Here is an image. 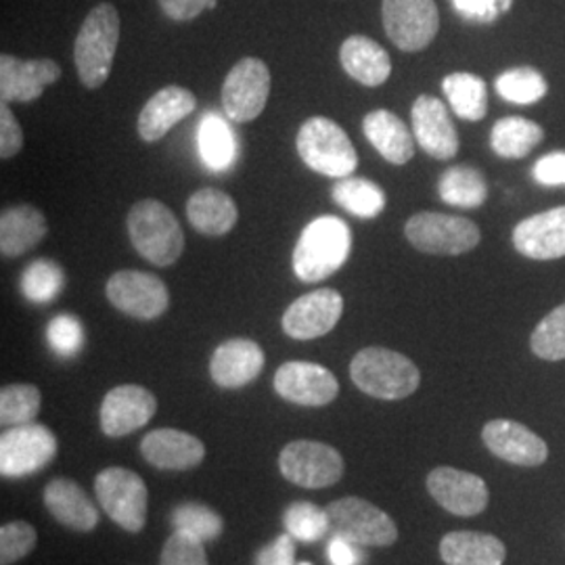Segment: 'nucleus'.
Segmentation results:
<instances>
[{
    "label": "nucleus",
    "instance_id": "nucleus-39",
    "mask_svg": "<svg viewBox=\"0 0 565 565\" xmlns=\"http://www.w3.org/2000/svg\"><path fill=\"white\" fill-rule=\"evenodd\" d=\"M172 525L179 532H186L202 543H210L221 536L224 530L223 518L212 511L210 507L198 505V503H184L174 509L172 513Z\"/></svg>",
    "mask_w": 565,
    "mask_h": 565
},
{
    "label": "nucleus",
    "instance_id": "nucleus-15",
    "mask_svg": "<svg viewBox=\"0 0 565 565\" xmlns=\"http://www.w3.org/2000/svg\"><path fill=\"white\" fill-rule=\"evenodd\" d=\"M427 490L452 515L473 518L488 507L490 492L480 476L455 467H436L427 476Z\"/></svg>",
    "mask_w": 565,
    "mask_h": 565
},
{
    "label": "nucleus",
    "instance_id": "nucleus-38",
    "mask_svg": "<svg viewBox=\"0 0 565 565\" xmlns=\"http://www.w3.org/2000/svg\"><path fill=\"white\" fill-rule=\"evenodd\" d=\"M23 296L32 302L44 303L55 300L63 289V270L60 264L41 258L30 264L21 277Z\"/></svg>",
    "mask_w": 565,
    "mask_h": 565
},
{
    "label": "nucleus",
    "instance_id": "nucleus-34",
    "mask_svg": "<svg viewBox=\"0 0 565 565\" xmlns=\"http://www.w3.org/2000/svg\"><path fill=\"white\" fill-rule=\"evenodd\" d=\"M331 195H333V202L359 218H375L384 212V189L366 179H359V177L340 179L335 182Z\"/></svg>",
    "mask_w": 565,
    "mask_h": 565
},
{
    "label": "nucleus",
    "instance_id": "nucleus-27",
    "mask_svg": "<svg viewBox=\"0 0 565 565\" xmlns=\"http://www.w3.org/2000/svg\"><path fill=\"white\" fill-rule=\"evenodd\" d=\"M46 235V218L34 205H13L0 216V252L4 258H18L34 249Z\"/></svg>",
    "mask_w": 565,
    "mask_h": 565
},
{
    "label": "nucleus",
    "instance_id": "nucleus-17",
    "mask_svg": "<svg viewBox=\"0 0 565 565\" xmlns=\"http://www.w3.org/2000/svg\"><path fill=\"white\" fill-rule=\"evenodd\" d=\"M158 411L156 396L142 385H118L102 404V429L109 438H121L149 424Z\"/></svg>",
    "mask_w": 565,
    "mask_h": 565
},
{
    "label": "nucleus",
    "instance_id": "nucleus-51",
    "mask_svg": "<svg viewBox=\"0 0 565 565\" xmlns=\"http://www.w3.org/2000/svg\"><path fill=\"white\" fill-rule=\"evenodd\" d=\"M298 565H310V564H298Z\"/></svg>",
    "mask_w": 565,
    "mask_h": 565
},
{
    "label": "nucleus",
    "instance_id": "nucleus-1",
    "mask_svg": "<svg viewBox=\"0 0 565 565\" xmlns=\"http://www.w3.org/2000/svg\"><path fill=\"white\" fill-rule=\"evenodd\" d=\"M352 247L350 226L338 216H319L296 243L291 264L302 282H319L342 268Z\"/></svg>",
    "mask_w": 565,
    "mask_h": 565
},
{
    "label": "nucleus",
    "instance_id": "nucleus-21",
    "mask_svg": "<svg viewBox=\"0 0 565 565\" xmlns=\"http://www.w3.org/2000/svg\"><path fill=\"white\" fill-rule=\"evenodd\" d=\"M513 245L532 260H557L565 256V205L534 214L515 226Z\"/></svg>",
    "mask_w": 565,
    "mask_h": 565
},
{
    "label": "nucleus",
    "instance_id": "nucleus-49",
    "mask_svg": "<svg viewBox=\"0 0 565 565\" xmlns=\"http://www.w3.org/2000/svg\"><path fill=\"white\" fill-rule=\"evenodd\" d=\"M210 4L212 0H160L163 13L174 21L195 20Z\"/></svg>",
    "mask_w": 565,
    "mask_h": 565
},
{
    "label": "nucleus",
    "instance_id": "nucleus-13",
    "mask_svg": "<svg viewBox=\"0 0 565 565\" xmlns=\"http://www.w3.org/2000/svg\"><path fill=\"white\" fill-rule=\"evenodd\" d=\"M107 298L120 312L151 321L162 317L170 303L168 287L160 277L141 270H120L107 281Z\"/></svg>",
    "mask_w": 565,
    "mask_h": 565
},
{
    "label": "nucleus",
    "instance_id": "nucleus-46",
    "mask_svg": "<svg viewBox=\"0 0 565 565\" xmlns=\"http://www.w3.org/2000/svg\"><path fill=\"white\" fill-rule=\"evenodd\" d=\"M23 147V130L20 121L9 109V103L0 105V158L11 160L15 158Z\"/></svg>",
    "mask_w": 565,
    "mask_h": 565
},
{
    "label": "nucleus",
    "instance_id": "nucleus-6",
    "mask_svg": "<svg viewBox=\"0 0 565 565\" xmlns=\"http://www.w3.org/2000/svg\"><path fill=\"white\" fill-rule=\"evenodd\" d=\"M329 532L359 546H390L398 541V527L380 507L345 497L327 505Z\"/></svg>",
    "mask_w": 565,
    "mask_h": 565
},
{
    "label": "nucleus",
    "instance_id": "nucleus-47",
    "mask_svg": "<svg viewBox=\"0 0 565 565\" xmlns=\"http://www.w3.org/2000/svg\"><path fill=\"white\" fill-rule=\"evenodd\" d=\"M532 177L545 186H565V151L546 153L532 168Z\"/></svg>",
    "mask_w": 565,
    "mask_h": 565
},
{
    "label": "nucleus",
    "instance_id": "nucleus-31",
    "mask_svg": "<svg viewBox=\"0 0 565 565\" xmlns=\"http://www.w3.org/2000/svg\"><path fill=\"white\" fill-rule=\"evenodd\" d=\"M545 132L536 121L525 118H503L492 126L490 145L492 151L503 160H522L530 151L543 141Z\"/></svg>",
    "mask_w": 565,
    "mask_h": 565
},
{
    "label": "nucleus",
    "instance_id": "nucleus-36",
    "mask_svg": "<svg viewBox=\"0 0 565 565\" xmlns=\"http://www.w3.org/2000/svg\"><path fill=\"white\" fill-rule=\"evenodd\" d=\"M200 151H202L203 162L207 168L221 172L226 170L233 158H235V139L233 132L226 128L218 116H205L200 126Z\"/></svg>",
    "mask_w": 565,
    "mask_h": 565
},
{
    "label": "nucleus",
    "instance_id": "nucleus-14",
    "mask_svg": "<svg viewBox=\"0 0 565 565\" xmlns=\"http://www.w3.org/2000/svg\"><path fill=\"white\" fill-rule=\"evenodd\" d=\"M343 298L340 291L327 287L310 291L291 303L282 315V331L294 340H317L340 323Z\"/></svg>",
    "mask_w": 565,
    "mask_h": 565
},
{
    "label": "nucleus",
    "instance_id": "nucleus-25",
    "mask_svg": "<svg viewBox=\"0 0 565 565\" xmlns=\"http://www.w3.org/2000/svg\"><path fill=\"white\" fill-rule=\"evenodd\" d=\"M44 505L51 515L76 532H90L99 524V511L81 486L65 478H57L44 488Z\"/></svg>",
    "mask_w": 565,
    "mask_h": 565
},
{
    "label": "nucleus",
    "instance_id": "nucleus-45",
    "mask_svg": "<svg viewBox=\"0 0 565 565\" xmlns=\"http://www.w3.org/2000/svg\"><path fill=\"white\" fill-rule=\"evenodd\" d=\"M457 13L471 23H492L507 13L513 0H452Z\"/></svg>",
    "mask_w": 565,
    "mask_h": 565
},
{
    "label": "nucleus",
    "instance_id": "nucleus-22",
    "mask_svg": "<svg viewBox=\"0 0 565 565\" xmlns=\"http://www.w3.org/2000/svg\"><path fill=\"white\" fill-rule=\"evenodd\" d=\"M264 369L263 348L252 340H228L221 343L210 361V375L226 390L252 384Z\"/></svg>",
    "mask_w": 565,
    "mask_h": 565
},
{
    "label": "nucleus",
    "instance_id": "nucleus-29",
    "mask_svg": "<svg viewBox=\"0 0 565 565\" xmlns=\"http://www.w3.org/2000/svg\"><path fill=\"white\" fill-rule=\"evenodd\" d=\"M440 557L446 565H503L507 548L492 534L459 530L440 541Z\"/></svg>",
    "mask_w": 565,
    "mask_h": 565
},
{
    "label": "nucleus",
    "instance_id": "nucleus-4",
    "mask_svg": "<svg viewBox=\"0 0 565 565\" xmlns=\"http://www.w3.org/2000/svg\"><path fill=\"white\" fill-rule=\"evenodd\" d=\"M128 235L135 249L156 266H170L181 258L184 235L172 210L158 200H142L128 212Z\"/></svg>",
    "mask_w": 565,
    "mask_h": 565
},
{
    "label": "nucleus",
    "instance_id": "nucleus-20",
    "mask_svg": "<svg viewBox=\"0 0 565 565\" xmlns=\"http://www.w3.org/2000/svg\"><path fill=\"white\" fill-rule=\"evenodd\" d=\"M60 78L61 67L53 60L0 57V99L4 103L36 102L44 88Z\"/></svg>",
    "mask_w": 565,
    "mask_h": 565
},
{
    "label": "nucleus",
    "instance_id": "nucleus-5",
    "mask_svg": "<svg viewBox=\"0 0 565 565\" xmlns=\"http://www.w3.org/2000/svg\"><path fill=\"white\" fill-rule=\"evenodd\" d=\"M296 147L310 170L329 179L352 177L359 166V156L350 137L342 126L329 118L317 116L303 121Z\"/></svg>",
    "mask_w": 565,
    "mask_h": 565
},
{
    "label": "nucleus",
    "instance_id": "nucleus-26",
    "mask_svg": "<svg viewBox=\"0 0 565 565\" xmlns=\"http://www.w3.org/2000/svg\"><path fill=\"white\" fill-rule=\"evenodd\" d=\"M340 61L345 74L363 86H382L392 74V60L382 44L366 36H350L340 49Z\"/></svg>",
    "mask_w": 565,
    "mask_h": 565
},
{
    "label": "nucleus",
    "instance_id": "nucleus-10",
    "mask_svg": "<svg viewBox=\"0 0 565 565\" xmlns=\"http://www.w3.org/2000/svg\"><path fill=\"white\" fill-rule=\"evenodd\" d=\"M382 18L387 39L406 53L424 51L440 30L434 0H384Z\"/></svg>",
    "mask_w": 565,
    "mask_h": 565
},
{
    "label": "nucleus",
    "instance_id": "nucleus-44",
    "mask_svg": "<svg viewBox=\"0 0 565 565\" xmlns=\"http://www.w3.org/2000/svg\"><path fill=\"white\" fill-rule=\"evenodd\" d=\"M162 565H207L202 541L177 530L163 545Z\"/></svg>",
    "mask_w": 565,
    "mask_h": 565
},
{
    "label": "nucleus",
    "instance_id": "nucleus-23",
    "mask_svg": "<svg viewBox=\"0 0 565 565\" xmlns=\"http://www.w3.org/2000/svg\"><path fill=\"white\" fill-rule=\"evenodd\" d=\"M142 457L158 467L168 471H186L202 463L205 457V446L195 436L163 427L149 431L141 443Z\"/></svg>",
    "mask_w": 565,
    "mask_h": 565
},
{
    "label": "nucleus",
    "instance_id": "nucleus-11",
    "mask_svg": "<svg viewBox=\"0 0 565 565\" xmlns=\"http://www.w3.org/2000/svg\"><path fill=\"white\" fill-rule=\"evenodd\" d=\"M270 95V70L263 60L245 57L233 65L223 84V107L237 124L256 120Z\"/></svg>",
    "mask_w": 565,
    "mask_h": 565
},
{
    "label": "nucleus",
    "instance_id": "nucleus-35",
    "mask_svg": "<svg viewBox=\"0 0 565 565\" xmlns=\"http://www.w3.org/2000/svg\"><path fill=\"white\" fill-rule=\"evenodd\" d=\"M41 406L42 394L36 385H4L0 392V424L4 427L34 424Z\"/></svg>",
    "mask_w": 565,
    "mask_h": 565
},
{
    "label": "nucleus",
    "instance_id": "nucleus-30",
    "mask_svg": "<svg viewBox=\"0 0 565 565\" xmlns=\"http://www.w3.org/2000/svg\"><path fill=\"white\" fill-rule=\"evenodd\" d=\"M186 216L193 228L207 237L226 235L239 218L237 203L218 189H200L186 202Z\"/></svg>",
    "mask_w": 565,
    "mask_h": 565
},
{
    "label": "nucleus",
    "instance_id": "nucleus-43",
    "mask_svg": "<svg viewBox=\"0 0 565 565\" xmlns=\"http://www.w3.org/2000/svg\"><path fill=\"white\" fill-rule=\"evenodd\" d=\"M46 340L60 356H74L81 352L84 333L82 324L72 315H60L46 327Z\"/></svg>",
    "mask_w": 565,
    "mask_h": 565
},
{
    "label": "nucleus",
    "instance_id": "nucleus-48",
    "mask_svg": "<svg viewBox=\"0 0 565 565\" xmlns=\"http://www.w3.org/2000/svg\"><path fill=\"white\" fill-rule=\"evenodd\" d=\"M256 565H296V545L294 536L287 532L275 543L264 546L256 557Z\"/></svg>",
    "mask_w": 565,
    "mask_h": 565
},
{
    "label": "nucleus",
    "instance_id": "nucleus-2",
    "mask_svg": "<svg viewBox=\"0 0 565 565\" xmlns=\"http://www.w3.org/2000/svg\"><path fill=\"white\" fill-rule=\"evenodd\" d=\"M350 377L361 392L380 401H403L422 384L417 364L380 345L364 348L352 359Z\"/></svg>",
    "mask_w": 565,
    "mask_h": 565
},
{
    "label": "nucleus",
    "instance_id": "nucleus-37",
    "mask_svg": "<svg viewBox=\"0 0 565 565\" xmlns=\"http://www.w3.org/2000/svg\"><path fill=\"white\" fill-rule=\"evenodd\" d=\"M548 90L545 76L534 67H513L497 78V93L509 103L532 105L541 102Z\"/></svg>",
    "mask_w": 565,
    "mask_h": 565
},
{
    "label": "nucleus",
    "instance_id": "nucleus-33",
    "mask_svg": "<svg viewBox=\"0 0 565 565\" xmlns=\"http://www.w3.org/2000/svg\"><path fill=\"white\" fill-rule=\"evenodd\" d=\"M438 193H440V200L448 205L473 210L486 202L488 186L482 172H478L476 168L452 166L440 177Z\"/></svg>",
    "mask_w": 565,
    "mask_h": 565
},
{
    "label": "nucleus",
    "instance_id": "nucleus-24",
    "mask_svg": "<svg viewBox=\"0 0 565 565\" xmlns=\"http://www.w3.org/2000/svg\"><path fill=\"white\" fill-rule=\"evenodd\" d=\"M198 107V99L182 86H166L158 90L139 114V137L145 142H156L168 135L172 126L191 116Z\"/></svg>",
    "mask_w": 565,
    "mask_h": 565
},
{
    "label": "nucleus",
    "instance_id": "nucleus-3",
    "mask_svg": "<svg viewBox=\"0 0 565 565\" xmlns=\"http://www.w3.org/2000/svg\"><path fill=\"white\" fill-rule=\"evenodd\" d=\"M120 42V13L114 4H97L82 23L74 42V61L86 88H99L107 81Z\"/></svg>",
    "mask_w": 565,
    "mask_h": 565
},
{
    "label": "nucleus",
    "instance_id": "nucleus-28",
    "mask_svg": "<svg viewBox=\"0 0 565 565\" xmlns=\"http://www.w3.org/2000/svg\"><path fill=\"white\" fill-rule=\"evenodd\" d=\"M364 137L390 163L403 166L415 153V142L408 126L387 109H375L363 120Z\"/></svg>",
    "mask_w": 565,
    "mask_h": 565
},
{
    "label": "nucleus",
    "instance_id": "nucleus-16",
    "mask_svg": "<svg viewBox=\"0 0 565 565\" xmlns=\"http://www.w3.org/2000/svg\"><path fill=\"white\" fill-rule=\"evenodd\" d=\"M275 390L287 403L324 406L338 398L340 384L321 364L289 361L277 369Z\"/></svg>",
    "mask_w": 565,
    "mask_h": 565
},
{
    "label": "nucleus",
    "instance_id": "nucleus-32",
    "mask_svg": "<svg viewBox=\"0 0 565 565\" xmlns=\"http://www.w3.org/2000/svg\"><path fill=\"white\" fill-rule=\"evenodd\" d=\"M443 90L452 111L461 120H484L488 111V93H486V82L480 76L467 74V72L450 74L443 81Z\"/></svg>",
    "mask_w": 565,
    "mask_h": 565
},
{
    "label": "nucleus",
    "instance_id": "nucleus-41",
    "mask_svg": "<svg viewBox=\"0 0 565 565\" xmlns=\"http://www.w3.org/2000/svg\"><path fill=\"white\" fill-rule=\"evenodd\" d=\"M285 527L294 539L303 543L321 541L329 532L327 509L312 503H294L285 511Z\"/></svg>",
    "mask_w": 565,
    "mask_h": 565
},
{
    "label": "nucleus",
    "instance_id": "nucleus-42",
    "mask_svg": "<svg viewBox=\"0 0 565 565\" xmlns=\"http://www.w3.org/2000/svg\"><path fill=\"white\" fill-rule=\"evenodd\" d=\"M36 530L28 522H11L0 527V565H13L36 546Z\"/></svg>",
    "mask_w": 565,
    "mask_h": 565
},
{
    "label": "nucleus",
    "instance_id": "nucleus-50",
    "mask_svg": "<svg viewBox=\"0 0 565 565\" xmlns=\"http://www.w3.org/2000/svg\"><path fill=\"white\" fill-rule=\"evenodd\" d=\"M329 562L331 565H359L363 562V553L359 545L345 541L342 536H333L329 541Z\"/></svg>",
    "mask_w": 565,
    "mask_h": 565
},
{
    "label": "nucleus",
    "instance_id": "nucleus-40",
    "mask_svg": "<svg viewBox=\"0 0 565 565\" xmlns=\"http://www.w3.org/2000/svg\"><path fill=\"white\" fill-rule=\"evenodd\" d=\"M532 352L545 361L565 359V303L548 312L532 333Z\"/></svg>",
    "mask_w": 565,
    "mask_h": 565
},
{
    "label": "nucleus",
    "instance_id": "nucleus-18",
    "mask_svg": "<svg viewBox=\"0 0 565 565\" xmlns=\"http://www.w3.org/2000/svg\"><path fill=\"white\" fill-rule=\"evenodd\" d=\"M413 135L427 156L434 160H452L459 151V135L448 116L445 103L431 95H422L411 111Z\"/></svg>",
    "mask_w": 565,
    "mask_h": 565
},
{
    "label": "nucleus",
    "instance_id": "nucleus-8",
    "mask_svg": "<svg viewBox=\"0 0 565 565\" xmlns=\"http://www.w3.org/2000/svg\"><path fill=\"white\" fill-rule=\"evenodd\" d=\"M103 511L126 532H141L147 522V486L130 469L107 467L95 480Z\"/></svg>",
    "mask_w": 565,
    "mask_h": 565
},
{
    "label": "nucleus",
    "instance_id": "nucleus-19",
    "mask_svg": "<svg viewBox=\"0 0 565 565\" xmlns=\"http://www.w3.org/2000/svg\"><path fill=\"white\" fill-rule=\"evenodd\" d=\"M482 440L488 450L507 463L520 467H539L548 459V446L530 427L511 422L494 419L482 429Z\"/></svg>",
    "mask_w": 565,
    "mask_h": 565
},
{
    "label": "nucleus",
    "instance_id": "nucleus-9",
    "mask_svg": "<svg viewBox=\"0 0 565 565\" xmlns=\"http://www.w3.org/2000/svg\"><path fill=\"white\" fill-rule=\"evenodd\" d=\"M57 448V438L46 425L7 427L0 436V473L2 478L32 476L55 459Z\"/></svg>",
    "mask_w": 565,
    "mask_h": 565
},
{
    "label": "nucleus",
    "instance_id": "nucleus-12",
    "mask_svg": "<svg viewBox=\"0 0 565 565\" xmlns=\"http://www.w3.org/2000/svg\"><path fill=\"white\" fill-rule=\"evenodd\" d=\"M282 478L302 488H327L338 484L343 476L342 455L333 446L312 440H296L281 450Z\"/></svg>",
    "mask_w": 565,
    "mask_h": 565
},
{
    "label": "nucleus",
    "instance_id": "nucleus-7",
    "mask_svg": "<svg viewBox=\"0 0 565 565\" xmlns=\"http://www.w3.org/2000/svg\"><path fill=\"white\" fill-rule=\"evenodd\" d=\"M404 233L415 249L434 256H461L480 243V228L473 221L438 212L415 214Z\"/></svg>",
    "mask_w": 565,
    "mask_h": 565
}]
</instances>
